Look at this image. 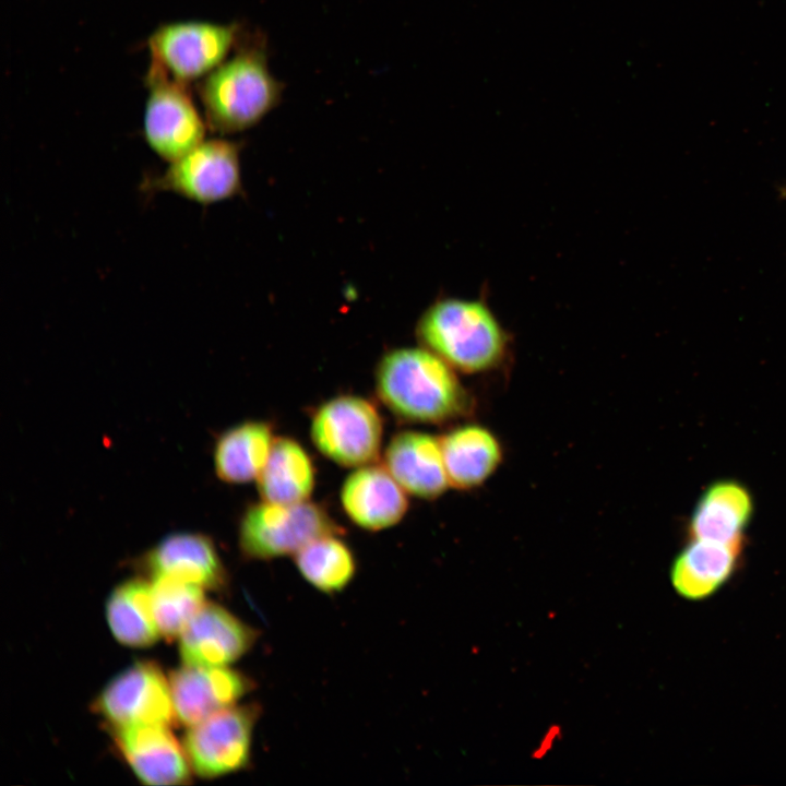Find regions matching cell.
Here are the masks:
<instances>
[{"mask_svg":"<svg viewBox=\"0 0 786 786\" xmlns=\"http://www.w3.org/2000/svg\"><path fill=\"white\" fill-rule=\"evenodd\" d=\"M116 748L134 775L146 785H182L190 781V763L169 726L135 725L109 729Z\"/></svg>","mask_w":786,"mask_h":786,"instance_id":"cell-12","label":"cell"},{"mask_svg":"<svg viewBox=\"0 0 786 786\" xmlns=\"http://www.w3.org/2000/svg\"><path fill=\"white\" fill-rule=\"evenodd\" d=\"M383 424L378 408L356 395H340L314 412L310 436L315 448L346 467L374 463L381 452Z\"/></svg>","mask_w":786,"mask_h":786,"instance_id":"cell-8","label":"cell"},{"mask_svg":"<svg viewBox=\"0 0 786 786\" xmlns=\"http://www.w3.org/2000/svg\"><path fill=\"white\" fill-rule=\"evenodd\" d=\"M151 576H168L204 590H222L227 584L226 569L213 540L199 533L166 536L142 559Z\"/></svg>","mask_w":786,"mask_h":786,"instance_id":"cell-14","label":"cell"},{"mask_svg":"<svg viewBox=\"0 0 786 786\" xmlns=\"http://www.w3.org/2000/svg\"><path fill=\"white\" fill-rule=\"evenodd\" d=\"M93 708L109 729L135 725L176 723L169 679L153 662L141 660L110 680Z\"/></svg>","mask_w":786,"mask_h":786,"instance_id":"cell-10","label":"cell"},{"mask_svg":"<svg viewBox=\"0 0 786 786\" xmlns=\"http://www.w3.org/2000/svg\"><path fill=\"white\" fill-rule=\"evenodd\" d=\"M754 502L750 490L734 479L711 484L700 496L688 523L690 539L743 543Z\"/></svg>","mask_w":786,"mask_h":786,"instance_id":"cell-17","label":"cell"},{"mask_svg":"<svg viewBox=\"0 0 786 786\" xmlns=\"http://www.w3.org/2000/svg\"><path fill=\"white\" fill-rule=\"evenodd\" d=\"M195 85L207 128L221 135L259 123L284 90L270 71L265 37L245 32L229 57Z\"/></svg>","mask_w":786,"mask_h":786,"instance_id":"cell-1","label":"cell"},{"mask_svg":"<svg viewBox=\"0 0 786 786\" xmlns=\"http://www.w3.org/2000/svg\"><path fill=\"white\" fill-rule=\"evenodd\" d=\"M338 535L318 537L294 555L301 576L329 595L342 592L352 582L357 569L352 549Z\"/></svg>","mask_w":786,"mask_h":786,"instance_id":"cell-23","label":"cell"},{"mask_svg":"<svg viewBox=\"0 0 786 786\" xmlns=\"http://www.w3.org/2000/svg\"><path fill=\"white\" fill-rule=\"evenodd\" d=\"M383 465L406 492L418 498H437L450 486L440 438L426 432L396 433L385 448Z\"/></svg>","mask_w":786,"mask_h":786,"instance_id":"cell-16","label":"cell"},{"mask_svg":"<svg viewBox=\"0 0 786 786\" xmlns=\"http://www.w3.org/2000/svg\"><path fill=\"white\" fill-rule=\"evenodd\" d=\"M376 390L393 414L415 422H445L471 405L454 369L425 347L385 353L376 369Z\"/></svg>","mask_w":786,"mask_h":786,"instance_id":"cell-2","label":"cell"},{"mask_svg":"<svg viewBox=\"0 0 786 786\" xmlns=\"http://www.w3.org/2000/svg\"><path fill=\"white\" fill-rule=\"evenodd\" d=\"M743 543L690 539L674 559L670 580L683 598L701 600L715 594L736 571Z\"/></svg>","mask_w":786,"mask_h":786,"instance_id":"cell-18","label":"cell"},{"mask_svg":"<svg viewBox=\"0 0 786 786\" xmlns=\"http://www.w3.org/2000/svg\"><path fill=\"white\" fill-rule=\"evenodd\" d=\"M341 502L350 521L368 531L394 526L408 509L406 491L384 465L373 463L357 467L346 477Z\"/></svg>","mask_w":786,"mask_h":786,"instance_id":"cell-15","label":"cell"},{"mask_svg":"<svg viewBox=\"0 0 786 786\" xmlns=\"http://www.w3.org/2000/svg\"><path fill=\"white\" fill-rule=\"evenodd\" d=\"M782 194H783V195H784V198L786 199V186H785V187L783 188V190H782Z\"/></svg>","mask_w":786,"mask_h":786,"instance_id":"cell-25","label":"cell"},{"mask_svg":"<svg viewBox=\"0 0 786 786\" xmlns=\"http://www.w3.org/2000/svg\"><path fill=\"white\" fill-rule=\"evenodd\" d=\"M450 486L472 489L481 485L498 468L502 448L488 429L465 425L440 438Z\"/></svg>","mask_w":786,"mask_h":786,"instance_id":"cell-19","label":"cell"},{"mask_svg":"<svg viewBox=\"0 0 786 786\" xmlns=\"http://www.w3.org/2000/svg\"><path fill=\"white\" fill-rule=\"evenodd\" d=\"M240 148L226 139H205L163 171L145 176L140 189L147 195L168 192L201 205L228 200L241 191Z\"/></svg>","mask_w":786,"mask_h":786,"instance_id":"cell-4","label":"cell"},{"mask_svg":"<svg viewBox=\"0 0 786 786\" xmlns=\"http://www.w3.org/2000/svg\"><path fill=\"white\" fill-rule=\"evenodd\" d=\"M169 683L176 717L189 727L235 705L254 686L247 675L227 666L184 664L170 672Z\"/></svg>","mask_w":786,"mask_h":786,"instance_id":"cell-13","label":"cell"},{"mask_svg":"<svg viewBox=\"0 0 786 786\" xmlns=\"http://www.w3.org/2000/svg\"><path fill=\"white\" fill-rule=\"evenodd\" d=\"M341 532L325 509L309 500L294 504L262 500L246 509L238 544L247 559L271 560L294 556L313 539Z\"/></svg>","mask_w":786,"mask_h":786,"instance_id":"cell-6","label":"cell"},{"mask_svg":"<svg viewBox=\"0 0 786 786\" xmlns=\"http://www.w3.org/2000/svg\"><path fill=\"white\" fill-rule=\"evenodd\" d=\"M147 98L143 138L164 162L171 163L205 140L207 124L188 85L170 79L154 64L145 75Z\"/></svg>","mask_w":786,"mask_h":786,"instance_id":"cell-7","label":"cell"},{"mask_svg":"<svg viewBox=\"0 0 786 786\" xmlns=\"http://www.w3.org/2000/svg\"><path fill=\"white\" fill-rule=\"evenodd\" d=\"M152 607L162 638H179L188 622L205 604L204 588L168 576H153Z\"/></svg>","mask_w":786,"mask_h":786,"instance_id":"cell-24","label":"cell"},{"mask_svg":"<svg viewBox=\"0 0 786 786\" xmlns=\"http://www.w3.org/2000/svg\"><path fill=\"white\" fill-rule=\"evenodd\" d=\"M258 636L224 607L205 603L179 635V653L184 665L228 666L249 652Z\"/></svg>","mask_w":786,"mask_h":786,"instance_id":"cell-11","label":"cell"},{"mask_svg":"<svg viewBox=\"0 0 786 786\" xmlns=\"http://www.w3.org/2000/svg\"><path fill=\"white\" fill-rule=\"evenodd\" d=\"M260 715L257 703L233 705L190 726L182 745L192 771L214 778L245 769Z\"/></svg>","mask_w":786,"mask_h":786,"instance_id":"cell-9","label":"cell"},{"mask_svg":"<svg viewBox=\"0 0 786 786\" xmlns=\"http://www.w3.org/2000/svg\"><path fill=\"white\" fill-rule=\"evenodd\" d=\"M274 439L272 426L266 421H243L225 430L217 438L213 450L216 476L227 484L257 480L269 458Z\"/></svg>","mask_w":786,"mask_h":786,"instance_id":"cell-20","label":"cell"},{"mask_svg":"<svg viewBox=\"0 0 786 786\" xmlns=\"http://www.w3.org/2000/svg\"><path fill=\"white\" fill-rule=\"evenodd\" d=\"M106 618L115 639L126 646L146 647L160 638L151 583L142 579L126 581L114 590L107 599Z\"/></svg>","mask_w":786,"mask_h":786,"instance_id":"cell-22","label":"cell"},{"mask_svg":"<svg viewBox=\"0 0 786 786\" xmlns=\"http://www.w3.org/2000/svg\"><path fill=\"white\" fill-rule=\"evenodd\" d=\"M416 336L454 370L478 373L507 357L508 333L481 299L440 298L418 320Z\"/></svg>","mask_w":786,"mask_h":786,"instance_id":"cell-3","label":"cell"},{"mask_svg":"<svg viewBox=\"0 0 786 786\" xmlns=\"http://www.w3.org/2000/svg\"><path fill=\"white\" fill-rule=\"evenodd\" d=\"M314 485L315 469L303 446L291 438H275L269 458L257 478L262 500L279 504L308 501Z\"/></svg>","mask_w":786,"mask_h":786,"instance_id":"cell-21","label":"cell"},{"mask_svg":"<svg viewBox=\"0 0 786 786\" xmlns=\"http://www.w3.org/2000/svg\"><path fill=\"white\" fill-rule=\"evenodd\" d=\"M243 29L236 22L176 21L148 36L150 63L190 86L216 69L234 51Z\"/></svg>","mask_w":786,"mask_h":786,"instance_id":"cell-5","label":"cell"}]
</instances>
